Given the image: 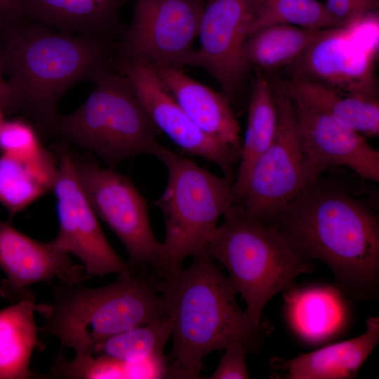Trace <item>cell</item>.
I'll return each mask as SVG.
<instances>
[{"instance_id": "cell-1", "label": "cell", "mask_w": 379, "mask_h": 379, "mask_svg": "<svg viewBox=\"0 0 379 379\" xmlns=\"http://www.w3.org/2000/svg\"><path fill=\"white\" fill-rule=\"evenodd\" d=\"M269 224L304 259L327 265L344 291L358 298L376 295L378 218L367 203L348 190L319 177Z\"/></svg>"}, {"instance_id": "cell-2", "label": "cell", "mask_w": 379, "mask_h": 379, "mask_svg": "<svg viewBox=\"0 0 379 379\" xmlns=\"http://www.w3.org/2000/svg\"><path fill=\"white\" fill-rule=\"evenodd\" d=\"M192 258L186 268L152 270L147 277L172 321L170 378H199L207 354L234 343L256 350L270 331L266 324L255 326L241 310L232 282L207 251Z\"/></svg>"}, {"instance_id": "cell-3", "label": "cell", "mask_w": 379, "mask_h": 379, "mask_svg": "<svg viewBox=\"0 0 379 379\" xmlns=\"http://www.w3.org/2000/svg\"><path fill=\"white\" fill-rule=\"evenodd\" d=\"M110 41L67 34L25 20L0 33V69L22 110L42 128L63 95L110 65Z\"/></svg>"}, {"instance_id": "cell-4", "label": "cell", "mask_w": 379, "mask_h": 379, "mask_svg": "<svg viewBox=\"0 0 379 379\" xmlns=\"http://www.w3.org/2000/svg\"><path fill=\"white\" fill-rule=\"evenodd\" d=\"M118 274L101 287L81 283L54 287L51 301L36 305V312L44 319L39 333L58 338L81 357L110 336L168 317L163 297L147 277L129 272Z\"/></svg>"}, {"instance_id": "cell-5", "label": "cell", "mask_w": 379, "mask_h": 379, "mask_svg": "<svg viewBox=\"0 0 379 379\" xmlns=\"http://www.w3.org/2000/svg\"><path fill=\"white\" fill-rule=\"evenodd\" d=\"M213 233L206 251L228 271L229 279L246 304L256 327L262 310L277 293L293 287L296 278L314 269L274 226L264 223L234 204Z\"/></svg>"}, {"instance_id": "cell-6", "label": "cell", "mask_w": 379, "mask_h": 379, "mask_svg": "<svg viewBox=\"0 0 379 379\" xmlns=\"http://www.w3.org/2000/svg\"><path fill=\"white\" fill-rule=\"evenodd\" d=\"M74 112L53 117L42 129L100 157L109 168L142 154L155 156L160 133L128 79L109 65Z\"/></svg>"}, {"instance_id": "cell-7", "label": "cell", "mask_w": 379, "mask_h": 379, "mask_svg": "<svg viewBox=\"0 0 379 379\" xmlns=\"http://www.w3.org/2000/svg\"><path fill=\"white\" fill-rule=\"evenodd\" d=\"M154 157L168 175L164 191L154 201L164 215L166 233L160 265L153 270L171 272L206 251L219 218L234 204L233 182L161 145Z\"/></svg>"}, {"instance_id": "cell-8", "label": "cell", "mask_w": 379, "mask_h": 379, "mask_svg": "<svg viewBox=\"0 0 379 379\" xmlns=\"http://www.w3.org/2000/svg\"><path fill=\"white\" fill-rule=\"evenodd\" d=\"M278 119L274 138L253 166L236 204L269 224L309 183L321 177L311 167L299 138L293 102L272 84Z\"/></svg>"}, {"instance_id": "cell-9", "label": "cell", "mask_w": 379, "mask_h": 379, "mask_svg": "<svg viewBox=\"0 0 379 379\" xmlns=\"http://www.w3.org/2000/svg\"><path fill=\"white\" fill-rule=\"evenodd\" d=\"M379 18L366 13L323 29L293 65V75L378 98Z\"/></svg>"}, {"instance_id": "cell-10", "label": "cell", "mask_w": 379, "mask_h": 379, "mask_svg": "<svg viewBox=\"0 0 379 379\" xmlns=\"http://www.w3.org/2000/svg\"><path fill=\"white\" fill-rule=\"evenodd\" d=\"M205 0H135L121 36L120 60L152 68L190 66Z\"/></svg>"}, {"instance_id": "cell-11", "label": "cell", "mask_w": 379, "mask_h": 379, "mask_svg": "<svg viewBox=\"0 0 379 379\" xmlns=\"http://www.w3.org/2000/svg\"><path fill=\"white\" fill-rule=\"evenodd\" d=\"M75 161L79 180L98 217L119 239L131 269L157 268L162 243L149 221L145 199L133 182L112 168L93 161Z\"/></svg>"}, {"instance_id": "cell-12", "label": "cell", "mask_w": 379, "mask_h": 379, "mask_svg": "<svg viewBox=\"0 0 379 379\" xmlns=\"http://www.w3.org/2000/svg\"><path fill=\"white\" fill-rule=\"evenodd\" d=\"M58 156L51 189L56 199L59 225L53 242L81 260L88 277H103L109 273H135L106 238L80 183L72 156L64 149Z\"/></svg>"}, {"instance_id": "cell-13", "label": "cell", "mask_w": 379, "mask_h": 379, "mask_svg": "<svg viewBox=\"0 0 379 379\" xmlns=\"http://www.w3.org/2000/svg\"><path fill=\"white\" fill-rule=\"evenodd\" d=\"M254 0H205L190 66L205 69L231 102L239 93L248 75L244 46Z\"/></svg>"}, {"instance_id": "cell-14", "label": "cell", "mask_w": 379, "mask_h": 379, "mask_svg": "<svg viewBox=\"0 0 379 379\" xmlns=\"http://www.w3.org/2000/svg\"><path fill=\"white\" fill-rule=\"evenodd\" d=\"M115 69L129 81L154 124L185 152L214 163L234 182L240 152L209 136L187 116L161 83L154 69L118 60Z\"/></svg>"}, {"instance_id": "cell-15", "label": "cell", "mask_w": 379, "mask_h": 379, "mask_svg": "<svg viewBox=\"0 0 379 379\" xmlns=\"http://www.w3.org/2000/svg\"><path fill=\"white\" fill-rule=\"evenodd\" d=\"M0 268L6 277L1 281L0 296L18 301L40 282L81 283L88 279L84 267L52 240L38 241L8 222H0Z\"/></svg>"}, {"instance_id": "cell-16", "label": "cell", "mask_w": 379, "mask_h": 379, "mask_svg": "<svg viewBox=\"0 0 379 379\" xmlns=\"http://www.w3.org/2000/svg\"><path fill=\"white\" fill-rule=\"evenodd\" d=\"M293 105L302 147L319 176L331 166H343L364 179L379 182V152L364 135L326 115Z\"/></svg>"}, {"instance_id": "cell-17", "label": "cell", "mask_w": 379, "mask_h": 379, "mask_svg": "<svg viewBox=\"0 0 379 379\" xmlns=\"http://www.w3.org/2000/svg\"><path fill=\"white\" fill-rule=\"evenodd\" d=\"M273 84L295 105L326 115L364 137L379 135L378 98L295 75Z\"/></svg>"}, {"instance_id": "cell-18", "label": "cell", "mask_w": 379, "mask_h": 379, "mask_svg": "<svg viewBox=\"0 0 379 379\" xmlns=\"http://www.w3.org/2000/svg\"><path fill=\"white\" fill-rule=\"evenodd\" d=\"M161 83L187 116L209 136L240 152L242 140L230 102L222 93L192 79L182 69L153 68Z\"/></svg>"}, {"instance_id": "cell-19", "label": "cell", "mask_w": 379, "mask_h": 379, "mask_svg": "<svg viewBox=\"0 0 379 379\" xmlns=\"http://www.w3.org/2000/svg\"><path fill=\"white\" fill-rule=\"evenodd\" d=\"M130 0H22L25 20L60 32L110 41L122 31L119 14Z\"/></svg>"}, {"instance_id": "cell-20", "label": "cell", "mask_w": 379, "mask_h": 379, "mask_svg": "<svg viewBox=\"0 0 379 379\" xmlns=\"http://www.w3.org/2000/svg\"><path fill=\"white\" fill-rule=\"evenodd\" d=\"M379 340V318L366 321L360 335L321 347L291 359H274L276 370L289 379H345L356 376Z\"/></svg>"}, {"instance_id": "cell-21", "label": "cell", "mask_w": 379, "mask_h": 379, "mask_svg": "<svg viewBox=\"0 0 379 379\" xmlns=\"http://www.w3.org/2000/svg\"><path fill=\"white\" fill-rule=\"evenodd\" d=\"M285 300L289 322L303 340L318 343L342 330L347 317L345 302L332 287H292Z\"/></svg>"}, {"instance_id": "cell-22", "label": "cell", "mask_w": 379, "mask_h": 379, "mask_svg": "<svg viewBox=\"0 0 379 379\" xmlns=\"http://www.w3.org/2000/svg\"><path fill=\"white\" fill-rule=\"evenodd\" d=\"M36 302L29 291L0 310V379L34 378L29 364L33 352L42 348L34 319Z\"/></svg>"}, {"instance_id": "cell-23", "label": "cell", "mask_w": 379, "mask_h": 379, "mask_svg": "<svg viewBox=\"0 0 379 379\" xmlns=\"http://www.w3.org/2000/svg\"><path fill=\"white\" fill-rule=\"evenodd\" d=\"M277 107L272 84L258 69L248 103L239 165L232 184L234 203H237L244 192L253 166L270 145L277 130Z\"/></svg>"}, {"instance_id": "cell-24", "label": "cell", "mask_w": 379, "mask_h": 379, "mask_svg": "<svg viewBox=\"0 0 379 379\" xmlns=\"http://www.w3.org/2000/svg\"><path fill=\"white\" fill-rule=\"evenodd\" d=\"M300 27L275 24L251 33L244 46L246 59L260 70L272 71L292 65L321 34Z\"/></svg>"}, {"instance_id": "cell-25", "label": "cell", "mask_w": 379, "mask_h": 379, "mask_svg": "<svg viewBox=\"0 0 379 379\" xmlns=\"http://www.w3.org/2000/svg\"><path fill=\"white\" fill-rule=\"evenodd\" d=\"M58 159L46 163L25 161L0 156V203L10 216L28 207L51 190Z\"/></svg>"}, {"instance_id": "cell-26", "label": "cell", "mask_w": 379, "mask_h": 379, "mask_svg": "<svg viewBox=\"0 0 379 379\" xmlns=\"http://www.w3.org/2000/svg\"><path fill=\"white\" fill-rule=\"evenodd\" d=\"M172 332L169 317L136 326L97 343L87 354L134 363L164 354ZM86 355V354H85Z\"/></svg>"}, {"instance_id": "cell-27", "label": "cell", "mask_w": 379, "mask_h": 379, "mask_svg": "<svg viewBox=\"0 0 379 379\" xmlns=\"http://www.w3.org/2000/svg\"><path fill=\"white\" fill-rule=\"evenodd\" d=\"M286 24L321 30L340 26L317 0H254L249 35L270 25Z\"/></svg>"}, {"instance_id": "cell-28", "label": "cell", "mask_w": 379, "mask_h": 379, "mask_svg": "<svg viewBox=\"0 0 379 379\" xmlns=\"http://www.w3.org/2000/svg\"><path fill=\"white\" fill-rule=\"evenodd\" d=\"M0 152L29 162L46 163L57 160L43 146L36 128L22 119L4 120L0 127Z\"/></svg>"}, {"instance_id": "cell-29", "label": "cell", "mask_w": 379, "mask_h": 379, "mask_svg": "<svg viewBox=\"0 0 379 379\" xmlns=\"http://www.w3.org/2000/svg\"><path fill=\"white\" fill-rule=\"evenodd\" d=\"M249 349L234 343L225 349L220 362L210 379H246L249 378L246 357Z\"/></svg>"}, {"instance_id": "cell-30", "label": "cell", "mask_w": 379, "mask_h": 379, "mask_svg": "<svg viewBox=\"0 0 379 379\" xmlns=\"http://www.w3.org/2000/svg\"><path fill=\"white\" fill-rule=\"evenodd\" d=\"M324 4L340 26L371 12L354 0H326Z\"/></svg>"}, {"instance_id": "cell-31", "label": "cell", "mask_w": 379, "mask_h": 379, "mask_svg": "<svg viewBox=\"0 0 379 379\" xmlns=\"http://www.w3.org/2000/svg\"><path fill=\"white\" fill-rule=\"evenodd\" d=\"M23 20L22 0H0V33Z\"/></svg>"}, {"instance_id": "cell-32", "label": "cell", "mask_w": 379, "mask_h": 379, "mask_svg": "<svg viewBox=\"0 0 379 379\" xmlns=\"http://www.w3.org/2000/svg\"><path fill=\"white\" fill-rule=\"evenodd\" d=\"M0 107L5 112L22 110L19 97L0 69Z\"/></svg>"}, {"instance_id": "cell-33", "label": "cell", "mask_w": 379, "mask_h": 379, "mask_svg": "<svg viewBox=\"0 0 379 379\" xmlns=\"http://www.w3.org/2000/svg\"><path fill=\"white\" fill-rule=\"evenodd\" d=\"M364 6L369 11L376 12L378 8L379 0H354Z\"/></svg>"}, {"instance_id": "cell-34", "label": "cell", "mask_w": 379, "mask_h": 379, "mask_svg": "<svg viewBox=\"0 0 379 379\" xmlns=\"http://www.w3.org/2000/svg\"><path fill=\"white\" fill-rule=\"evenodd\" d=\"M4 113H5V111L1 107H0V127H1L3 122L5 120L4 119Z\"/></svg>"}]
</instances>
